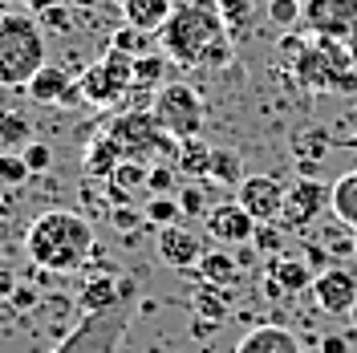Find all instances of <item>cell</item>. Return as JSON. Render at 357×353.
<instances>
[{
    "instance_id": "obj_1",
    "label": "cell",
    "mask_w": 357,
    "mask_h": 353,
    "mask_svg": "<svg viewBox=\"0 0 357 353\" xmlns=\"http://www.w3.org/2000/svg\"><path fill=\"white\" fill-rule=\"evenodd\" d=\"M158 49L183 69L231 66L236 45L223 24L220 0H175L167 24L158 29Z\"/></svg>"
},
{
    "instance_id": "obj_2",
    "label": "cell",
    "mask_w": 357,
    "mask_h": 353,
    "mask_svg": "<svg viewBox=\"0 0 357 353\" xmlns=\"http://www.w3.org/2000/svg\"><path fill=\"white\" fill-rule=\"evenodd\" d=\"M24 252L41 272H77L93 256V227L86 216L53 207L24 227Z\"/></svg>"
},
{
    "instance_id": "obj_3",
    "label": "cell",
    "mask_w": 357,
    "mask_h": 353,
    "mask_svg": "<svg viewBox=\"0 0 357 353\" xmlns=\"http://www.w3.org/2000/svg\"><path fill=\"white\" fill-rule=\"evenodd\" d=\"M45 61V29L33 13L0 17V89H24Z\"/></svg>"
},
{
    "instance_id": "obj_4",
    "label": "cell",
    "mask_w": 357,
    "mask_h": 353,
    "mask_svg": "<svg viewBox=\"0 0 357 353\" xmlns=\"http://www.w3.org/2000/svg\"><path fill=\"white\" fill-rule=\"evenodd\" d=\"M134 296H126L122 305H114L106 313H86L82 325L69 333L66 341L53 345V353H118V345L126 341L134 321Z\"/></svg>"
},
{
    "instance_id": "obj_5",
    "label": "cell",
    "mask_w": 357,
    "mask_h": 353,
    "mask_svg": "<svg viewBox=\"0 0 357 353\" xmlns=\"http://www.w3.org/2000/svg\"><path fill=\"white\" fill-rule=\"evenodd\" d=\"M122 147V155L134 158V163H146V167H155V163H175V138L158 126V118L151 110H130L122 114L118 122H114L110 130H106Z\"/></svg>"
},
{
    "instance_id": "obj_6",
    "label": "cell",
    "mask_w": 357,
    "mask_h": 353,
    "mask_svg": "<svg viewBox=\"0 0 357 353\" xmlns=\"http://www.w3.org/2000/svg\"><path fill=\"white\" fill-rule=\"evenodd\" d=\"M151 114L158 118V126L171 134L175 142L199 138L203 122H207V106H203L199 89H191L187 82H167L151 102Z\"/></svg>"
},
{
    "instance_id": "obj_7",
    "label": "cell",
    "mask_w": 357,
    "mask_h": 353,
    "mask_svg": "<svg viewBox=\"0 0 357 353\" xmlns=\"http://www.w3.org/2000/svg\"><path fill=\"white\" fill-rule=\"evenodd\" d=\"M77 82H82V98H86L89 106H118V102L134 89V57L110 49V53H106L102 61H93Z\"/></svg>"
},
{
    "instance_id": "obj_8",
    "label": "cell",
    "mask_w": 357,
    "mask_h": 353,
    "mask_svg": "<svg viewBox=\"0 0 357 353\" xmlns=\"http://www.w3.org/2000/svg\"><path fill=\"white\" fill-rule=\"evenodd\" d=\"M325 211H333V191L312 175L296 179L284 195V211H280V227L289 232H309L312 223H321Z\"/></svg>"
},
{
    "instance_id": "obj_9",
    "label": "cell",
    "mask_w": 357,
    "mask_h": 353,
    "mask_svg": "<svg viewBox=\"0 0 357 353\" xmlns=\"http://www.w3.org/2000/svg\"><path fill=\"white\" fill-rule=\"evenodd\" d=\"M301 24L312 37L329 41H349L357 33V0H305Z\"/></svg>"
},
{
    "instance_id": "obj_10",
    "label": "cell",
    "mask_w": 357,
    "mask_h": 353,
    "mask_svg": "<svg viewBox=\"0 0 357 353\" xmlns=\"http://www.w3.org/2000/svg\"><path fill=\"white\" fill-rule=\"evenodd\" d=\"M284 195H289V187L276 175H248L244 183L236 187V203H240L256 223H280Z\"/></svg>"
},
{
    "instance_id": "obj_11",
    "label": "cell",
    "mask_w": 357,
    "mask_h": 353,
    "mask_svg": "<svg viewBox=\"0 0 357 353\" xmlns=\"http://www.w3.org/2000/svg\"><path fill=\"white\" fill-rule=\"evenodd\" d=\"M312 301H317V309L329 313V317H345V313H354L357 305V276L349 268H325V272H317V280H312Z\"/></svg>"
},
{
    "instance_id": "obj_12",
    "label": "cell",
    "mask_w": 357,
    "mask_h": 353,
    "mask_svg": "<svg viewBox=\"0 0 357 353\" xmlns=\"http://www.w3.org/2000/svg\"><path fill=\"white\" fill-rule=\"evenodd\" d=\"M203 227H207V236L220 243V248H244V243H252V236H256V227H260V223L252 220L244 207L231 199V203L211 207V211H207V220H203Z\"/></svg>"
},
{
    "instance_id": "obj_13",
    "label": "cell",
    "mask_w": 357,
    "mask_h": 353,
    "mask_svg": "<svg viewBox=\"0 0 357 353\" xmlns=\"http://www.w3.org/2000/svg\"><path fill=\"white\" fill-rule=\"evenodd\" d=\"M24 89H29L33 102H41V106H77V102H86V98H82V82H77L66 66H41V73H37Z\"/></svg>"
},
{
    "instance_id": "obj_14",
    "label": "cell",
    "mask_w": 357,
    "mask_h": 353,
    "mask_svg": "<svg viewBox=\"0 0 357 353\" xmlns=\"http://www.w3.org/2000/svg\"><path fill=\"white\" fill-rule=\"evenodd\" d=\"M158 260L167 268H199L203 260V240L183 227V223H171V227H158Z\"/></svg>"
},
{
    "instance_id": "obj_15",
    "label": "cell",
    "mask_w": 357,
    "mask_h": 353,
    "mask_svg": "<svg viewBox=\"0 0 357 353\" xmlns=\"http://www.w3.org/2000/svg\"><path fill=\"white\" fill-rule=\"evenodd\" d=\"M191 309H195V333H215L231 313V288L199 280V288L191 292Z\"/></svg>"
},
{
    "instance_id": "obj_16",
    "label": "cell",
    "mask_w": 357,
    "mask_h": 353,
    "mask_svg": "<svg viewBox=\"0 0 357 353\" xmlns=\"http://www.w3.org/2000/svg\"><path fill=\"white\" fill-rule=\"evenodd\" d=\"M312 264L309 260H296V256H272L264 276V292L272 296H284V292H301V288H312Z\"/></svg>"
},
{
    "instance_id": "obj_17",
    "label": "cell",
    "mask_w": 357,
    "mask_h": 353,
    "mask_svg": "<svg viewBox=\"0 0 357 353\" xmlns=\"http://www.w3.org/2000/svg\"><path fill=\"white\" fill-rule=\"evenodd\" d=\"M138 288H134V280H118V276H93V280H86V288H82V317L86 313H106L114 309V305H122L126 296H134Z\"/></svg>"
},
{
    "instance_id": "obj_18",
    "label": "cell",
    "mask_w": 357,
    "mask_h": 353,
    "mask_svg": "<svg viewBox=\"0 0 357 353\" xmlns=\"http://www.w3.org/2000/svg\"><path fill=\"white\" fill-rule=\"evenodd\" d=\"M236 353H301V337L284 325H256L252 333H244Z\"/></svg>"
},
{
    "instance_id": "obj_19",
    "label": "cell",
    "mask_w": 357,
    "mask_h": 353,
    "mask_svg": "<svg viewBox=\"0 0 357 353\" xmlns=\"http://www.w3.org/2000/svg\"><path fill=\"white\" fill-rule=\"evenodd\" d=\"M118 8H122V17H126V24H134V29H142V33H155L167 24V17H171V8H175V0H114Z\"/></svg>"
},
{
    "instance_id": "obj_20",
    "label": "cell",
    "mask_w": 357,
    "mask_h": 353,
    "mask_svg": "<svg viewBox=\"0 0 357 353\" xmlns=\"http://www.w3.org/2000/svg\"><path fill=\"white\" fill-rule=\"evenodd\" d=\"M333 147H337V138L329 130H321V126H309V130L292 134V155H296V167H305V171H312Z\"/></svg>"
},
{
    "instance_id": "obj_21",
    "label": "cell",
    "mask_w": 357,
    "mask_h": 353,
    "mask_svg": "<svg viewBox=\"0 0 357 353\" xmlns=\"http://www.w3.org/2000/svg\"><path fill=\"white\" fill-rule=\"evenodd\" d=\"M146 179H151V167L146 163H134V158H126V163H118V171H114L106 183H110V199L122 207V203H130L134 191L138 187H146Z\"/></svg>"
},
{
    "instance_id": "obj_22",
    "label": "cell",
    "mask_w": 357,
    "mask_h": 353,
    "mask_svg": "<svg viewBox=\"0 0 357 353\" xmlns=\"http://www.w3.org/2000/svg\"><path fill=\"white\" fill-rule=\"evenodd\" d=\"M118 163H126V155H122V147L114 142L110 134H98V138L86 147V171L89 175L110 179L114 171H118Z\"/></svg>"
},
{
    "instance_id": "obj_23",
    "label": "cell",
    "mask_w": 357,
    "mask_h": 353,
    "mask_svg": "<svg viewBox=\"0 0 357 353\" xmlns=\"http://www.w3.org/2000/svg\"><path fill=\"white\" fill-rule=\"evenodd\" d=\"M33 138V122L21 110H0V155H21Z\"/></svg>"
},
{
    "instance_id": "obj_24",
    "label": "cell",
    "mask_w": 357,
    "mask_h": 353,
    "mask_svg": "<svg viewBox=\"0 0 357 353\" xmlns=\"http://www.w3.org/2000/svg\"><path fill=\"white\" fill-rule=\"evenodd\" d=\"M211 147L203 142V138H187V142H178L175 147V167H178V175H191V179H207L211 175Z\"/></svg>"
},
{
    "instance_id": "obj_25",
    "label": "cell",
    "mask_w": 357,
    "mask_h": 353,
    "mask_svg": "<svg viewBox=\"0 0 357 353\" xmlns=\"http://www.w3.org/2000/svg\"><path fill=\"white\" fill-rule=\"evenodd\" d=\"M199 280H207V285H220V288H236V285H240V264H236L227 252H203Z\"/></svg>"
},
{
    "instance_id": "obj_26",
    "label": "cell",
    "mask_w": 357,
    "mask_h": 353,
    "mask_svg": "<svg viewBox=\"0 0 357 353\" xmlns=\"http://www.w3.org/2000/svg\"><path fill=\"white\" fill-rule=\"evenodd\" d=\"M329 191H333V216L337 220H345L357 232V167L354 171H345Z\"/></svg>"
},
{
    "instance_id": "obj_27",
    "label": "cell",
    "mask_w": 357,
    "mask_h": 353,
    "mask_svg": "<svg viewBox=\"0 0 357 353\" xmlns=\"http://www.w3.org/2000/svg\"><path fill=\"white\" fill-rule=\"evenodd\" d=\"M167 53H142V57H134V89H151V93H158V89L167 86L162 82V69H167Z\"/></svg>"
},
{
    "instance_id": "obj_28",
    "label": "cell",
    "mask_w": 357,
    "mask_h": 353,
    "mask_svg": "<svg viewBox=\"0 0 357 353\" xmlns=\"http://www.w3.org/2000/svg\"><path fill=\"white\" fill-rule=\"evenodd\" d=\"M256 4H260V0H220V13H223V24H227L231 41L244 37L248 29H252V21H256Z\"/></svg>"
},
{
    "instance_id": "obj_29",
    "label": "cell",
    "mask_w": 357,
    "mask_h": 353,
    "mask_svg": "<svg viewBox=\"0 0 357 353\" xmlns=\"http://www.w3.org/2000/svg\"><path fill=\"white\" fill-rule=\"evenodd\" d=\"M215 183L223 187H236V183H244V167H240V155H231V151H215L211 155V175Z\"/></svg>"
},
{
    "instance_id": "obj_30",
    "label": "cell",
    "mask_w": 357,
    "mask_h": 353,
    "mask_svg": "<svg viewBox=\"0 0 357 353\" xmlns=\"http://www.w3.org/2000/svg\"><path fill=\"white\" fill-rule=\"evenodd\" d=\"M151 37H155V33H142V29H134V24H122V29L110 37V49L126 53V57H142L146 45H151Z\"/></svg>"
},
{
    "instance_id": "obj_31",
    "label": "cell",
    "mask_w": 357,
    "mask_h": 353,
    "mask_svg": "<svg viewBox=\"0 0 357 353\" xmlns=\"http://www.w3.org/2000/svg\"><path fill=\"white\" fill-rule=\"evenodd\" d=\"M142 216L155 223V227H171V223L183 216V207H178V199H171V195H151V203H146Z\"/></svg>"
},
{
    "instance_id": "obj_32",
    "label": "cell",
    "mask_w": 357,
    "mask_h": 353,
    "mask_svg": "<svg viewBox=\"0 0 357 353\" xmlns=\"http://www.w3.org/2000/svg\"><path fill=\"white\" fill-rule=\"evenodd\" d=\"M301 13H305V0H272L268 4V21L276 24V29H296Z\"/></svg>"
},
{
    "instance_id": "obj_33",
    "label": "cell",
    "mask_w": 357,
    "mask_h": 353,
    "mask_svg": "<svg viewBox=\"0 0 357 353\" xmlns=\"http://www.w3.org/2000/svg\"><path fill=\"white\" fill-rule=\"evenodd\" d=\"M175 179H178V167L171 158H167V163H155V167H151V179H146V191H151V195H171Z\"/></svg>"
},
{
    "instance_id": "obj_34",
    "label": "cell",
    "mask_w": 357,
    "mask_h": 353,
    "mask_svg": "<svg viewBox=\"0 0 357 353\" xmlns=\"http://www.w3.org/2000/svg\"><path fill=\"white\" fill-rule=\"evenodd\" d=\"M252 243H256L264 256H280V248H284V227H280V223H260L256 236H252Z\"/></svg>"
},
{
    "instance_id": "obj_35",
    "label": "cell",
    "mask_w": 357,
    "mask_h": 353,
    "mask_svg": "<svg viewBox=\"0 0 357 353\" xmlns=\"http://www.w3.org/2000/svg\"><path fill=\"white\" fill-rule=\"evenodd\" d=\"M29 175H33V171H29L24 155H0V183H4V187H21Z\"/></svg>"
},
{
    "instance_id": "obj_36",
    "label": "cell",
    "mask_w": 357,
    "mask_h": 353,
    "mask_svg": "<svg viewBox=\"0 0 357 353\" xmlns=\"http://www.w3.org/2000/svg\"><path fill=\"white\" fill-rule=\"evenodd\" d=\"M21 155H24V163H29L33 175H45V171L53 167V147H45V142H29Z\"/></svg>"
},
{
    "instance_id": "obj_37",
    "label": "cell",
    "mask_w": 357,
    "mask_h": 353,
    "mask_svg": "<svg viewBox=\"0 0 357 353\" xmlns=\"http://www.w3.org/2000/svg\"><path fill=\"white\" fill-rule=\"evenodd\" d=\"M178 207H183V216H199L203 207H207V199H203V191L191 183V187L178 191Z\"/></svg>"
},
{
    "instance_id": "obj_38",
    "label": "cell",
    "mask_w": 357,
    "mask_h": 353,
    "mask_svg": "<svg viewBox=\"0 0 357 353\" xmlns=\"http://www.w3.org/2000/svg\"><path fill=\"white\" fill-rule=\"evenodd\" d=\"M41 21V29H53V33H69V13H66V4H57V8H49V13H41L37 17Z\"/></svg>"
},
{
    "instance_id": "obj_39",
    "label": "cell",
    "mask_w": 357,
    "mask_h": 353,
    "mask_svg": "<svg viewBox=\"0 0 357 353\" xmlns=\"http://www.w3.org/2000/svg\"><path fill=\"white\" fill-rule=\"evenodd\" d=\"M17 187H4L0 183V232L8 227V220H13V211H17V195H13Z\"/></svg>"
},
{
    "instance_id": "obj_40",
    "label": "cell",
    "mask_w": 357,
    "mask_h": 353,
    "mask_svg": "<svg viewBox=\"0 0 357 353\" xmlns=\"http://www.w3.org/2000/svg\"><path fill=\"white\" fill-rule=\"evenodd\" d=\"M17 288H21V285H17V272L0 260V301H13V296H17Z\"/></svg>"
},
{
    "instance_id": "obj_41",
    "label": "cell",
    "mask_w": 357,
    "mask_h": 353,
    "mask_svg": "<svg viewBox=\"0 0 357 353\" xmlns=\"http://www.w3.org/2000/svg\"><path fill=\"white\" fill-rule=\"evenodd\" d=\"M138 220H146V216H138V211H126V207H118V211H114V223H118V227H134Z\"/></svg>"
},
{
    "instance_id": "obj_42",
    "label": "cell",
    "mask_w": 357,
    "mask_h": 353,
    "mask_svg": "<svg viewBox=\"0 0 357 353\" xmlns=\"http://www.w3.org/2000/svg\"><path fill=\"white\" fill-rule=\"evenodd\" d=\"M321 353H349V341L345 337H325L321 341Z\"/></svg>"
},
{
    "instance_id": "obj_43",
    "label": "cell",
    "mask_w": 357,
    "mask_h": 353,
    "mask_svg": "<svg viewBox=\"0 0 357 353\" xmlns=\"http://www.w3.org/2000/svg\"><path fill=\"white\" fill-rule=\"evenodd\" d=\"M29 8H33V17H41V13H49V8H57V4H66V0H24Z\"/></svg>"
},
{
    "instance_id": "obj_44",
    "label": "cell",
    "mask_w": 357,
    "mask_h": 353,
    "mask_svg": "<svg viewBox=\"0 0 357 353\" xmlns=\"http://www.w3.org/2000/svg\"><path fill=\"white\" fill-rule=\"evenodd\" d=\"M66 4H69V8H86V13H89V8H102L106 0H66Z\"/></svg>"
},
{
    "instance_id": "obj_45",
    "label": "cell",
    "mask_w": 357,
    "mask_h": 353,
    "mask_svg": "<svg viewBox=\"0 0 357 353\" xmlns=\"http://www.w3.org/2000/svg\"><path fill=\"white\" fill-rule=\"evenodd\" d=\"M29 301H33V288H17V296H13V305H17V309H24Z\"/></svg>"
},
{
    "instance_id": "obj_46",
    "label": "cell",
    "mask_w": 357,
    "mask_h": 353,
    "mask_svg": "<svg viewBox=\"0 0 357 353\" xmlns=\"http://www.w3.org/2000/svg\"><path fill=\"white\" fill-rule=\"evenodd\" d=\"M337 147H345V151H357V134H349V138H337Z\"/></svg>"
},
{
    "instance_id": "obj_47",
    "label": "cell",
    "mask_w": 357,
    "mask_h": 353,
    "mask_svg": "<svg viewBox=\"0 0 357 353\" xmlns=\"http://www.w3.org/2000/svg\"><path fill=\"white\" fill-rule=\"evenodd\" d=\"M345 45H349V57H354V66H357V33H354V37H349Z\"/></svg>"
},
{
    "instance_id": "obj_48",
    "label": "cell",
    "mask_w": 357,
    "mask_h": 353,
    "mask_svg": "<svg viewBox=\"0 0 357 353\" xmlns=\"http://www.w3.org/2000/svg\"><path fill=\"white\" fill-rule=\"evenodd\" d=\"M13 4H17V0H0V17H4V13H8Z\"/></svg>"
},
{
    "instance_id": "obj_49",
    "label": "cell",
    "mask_w": 357,
    "mask_h": 353,
    "mask_svg": "<svg viewBox=\"0 0 357 353\" xmlns=\"http://www.w3.org/2000/svg\"><path fill=\"white\" fill-rule=\"evenodd\" d=\"M349 321H354V325H357V305H354V313H349Z\"/></svg>"
},
{
    "instance_id": "obj_50",
    "label": "cell",
    "mask_w": 357,
    "mask_h": 353,
    "mask_svg": "<svg viewBox=\"0 0 357 353\" xmlns=\"http://www.w3.org/2000/svg\"><path fill=\"white\" fill-rule=\"evenodd\" d=\"M354 256H357V243H354Z\"/></svg>"
},
{
    "instance_id": "obj_51",
    "label": "cell",
    "mask_w": 357,
    "mask_h": 353,
    "mask_svg": "<svg viewBox=\"0 0 357 353\" xmlns=\"http://www.w3.org/2000/svg\"><path fill=\"white\" fill-rule=\"evenodd\" d=\"M264 4H272V0H264Z\"/></svg>"
},
{
    "instance_id": "obj_52",
    "label": "cell",
    "mask_w": 357,
    "mask_h": 353,
    "mask_svg": "<svg viewBox=\"0 0 357 353\" xmlns=\"http://www.w3.org/2000/svg\"><path fill=\"white\" fill-rule=\"evenodd\" d=\"M354 118H357V114H354Z\"/></svg>"
}]
</instances>
